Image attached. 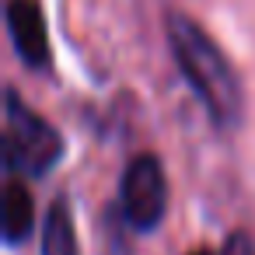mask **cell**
Wrapping results in <instances>:
<instances>
[{"label": "cell", "instance_id": "1", "mask_svg": "<svg viewBox=\"0 0 255 255\" xmlns=\"http://www.w3.org/2000/svg\"><path fill=\"white\" fill-rule=\"evenodd\" d=\"M164 32H168V46L175 53L182 77L189 81V88L210 112V119L220 129L238 126L241 112H245V91H241V81H238L231 60L224 56V49L185 14H171Z\"/></svg>", "mask_w": 255, "mask_h": 255}, {"label": "cell", "instance_id": "2", "mask_svg": "<svg viewBox=\"0 0 255 255\" xmlns=\"http://www.w3.org/2000/svg\"><path fill=\"white\" fill-rule=\"evenodd\" d=\"M60 157H63V136L42 116H35L14 91H7V105H4V161H7V171L42 178Z\"/></svg>", "mask_w": 255, "mask_h": 255}, {"label": "cell", "instance_id": "3", "mask_svg": "<svg viewBox=\"0 0 255 255\" xmlns=\"http://www.w3.org/2000/svg\"><path fill=\"white\" fill-rule=\"evenodd\" d=\"M123 213L136 231H154L168 210V178L154 154H140L129 161L123 175Z\"/></svg>", "mask_w": 255, "mask_h": 255}, {"label": "cell", "instance_id": "4", "mask_svg": "<svg viewBox=\"0 0 255 255\" xmlns=\"http://www.w3.org/2000/svg\"><path fill=\"white\" fill-rule=\"evenodd\" d=\"M7 32H11V42H14L18 56L28 67H35V70L49 67L46 18H42L35 0H11V4H7Z\"/></svg>", "mask_w": 255, "mask_h": 255}, {"label": "cell", "instance_id": "5", "mask_svg": "<svg viewBox=\"0 0 255 255\" xmlns=\"http://www.w3.org/2000/svg\"><path fill=\"white\" fill-rule=\"evenodd\" d=\"M32 220H35L32 192H28V185L11 178L7 189H4V241L7 245H21L32 234Z\"/></svg>", "mask_w": 255, "mask_h": 255}, {"label": "cell", "instance_id": "6", "mask_svg": "<svg viewBox=\"0 0 255 255\" xmlns=\"http://www.w3.org/2000/svg\"><path fill=\"white\" fill-rule=\"evenodd\" d=\"M42 255H81L77 248V231H74V217L67 199H56L46 213V227H42Z\"/></svg>", "mask_w": 255, "mask_h": 255}, {"label": "cell", "instance_id": "7", "mask_svg": "<svg viewBox=\"0 0 255 255\" xmlns=\"http://www.w3.org/2000/svg\"><path fill=\"white\" fill-rule=\"evenodd\" d=\"M224 255H255V245H252V238L245 231H234L227 238V245H224Z\"/></svg>", "mask_w": 255, "mask_h": 255}, {"label": "cell", "instance_id": "8", "mask_svg": "<svg viewBox=\"0 0 255 255\" xmlns=\"http://www.w3.org/2000/svg\"><path fill=\"white\" fill-rule=\"evenodd\" d=\"M192 255H210V252H192Z\"/></svg>", "mask_w": 255, "mask_h": 255}]
</instances>
